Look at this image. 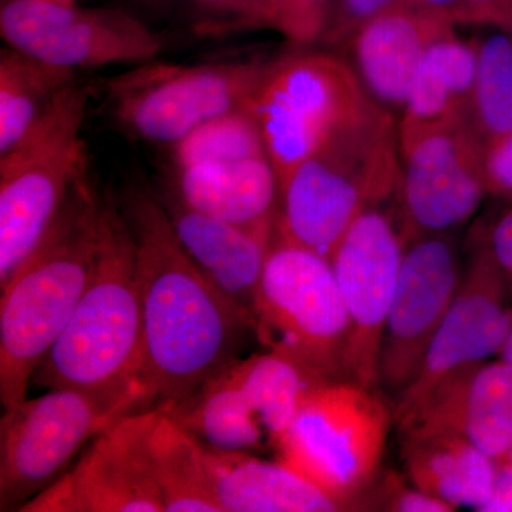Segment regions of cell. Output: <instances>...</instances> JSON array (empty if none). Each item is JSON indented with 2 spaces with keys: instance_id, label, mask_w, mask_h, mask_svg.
<instances>
[{
  "instance_id": "cell-1",
  "label": "cell",
  "mask_w": 512,
  "mask_h": 512,
  "mask_svg": "<svg viewBox=\"0 0 512 512\" xmlns=\"http://www.w3.org/2000/svg\"><path fill=\"white\" fill-rule=\"evenodd\" d=\"M136 248L148 410L170 413L239 359L255 323L202 274L178 241L156 190L126 184L117 201Z\"/></svg>"
},
{
  "instance_id": "cell-2",
  "label": "cell",
  "mask_w": 512,
  "mask_h": 512,
  "mask_svg": "<svg viewBox=\"0 0 512 512\" xmlns=\"http://www.w3.org/2000/svg\"><path fill=\"white\" fill-rule=\"evenodd\" d=\"M101 198L87 168L39 244L0 285V400L5 410L28 397L37 367L89 285L100 244Z\"/></svg>"
},
{
  "instance_id": "cell-3",
  "label": "cell",
  "mask_w": 512,
  "mask_h": 512,
  "mask_svg": "<svg viewBox=\"0 0 512 512\" xmlns=\"http://www.w3.org/2000/svg\"><path fill=\"white\" fill-rule=\"evenodd\" d=\"M141 360L143 315L136 248L119 202L104 194L92 278L33 380L46 389L114 386L140 379Z\"/></svg>"
},
{
  "instance_id": "cell-4",
  "label": "cell",
  "mask_w": 512,
  "mask_h": 512,
  "mask_svg": "<svg viewBox=\"0 0 512 512\" xmlns=\"http://www.w3.org/2000/svg\"><path fill=\"white\" fill-rule=\"evenodd\" d=\"M399 183V120L370 103L279 185L275 234L330 259L377 195Z\"/></svg>"
},
{
  "instance_id": "cell-5",
  "label": "cell",
  "mask_w": 512,
  "mask_h": 512,
  "mask_svg": "<svg viewBox=\"0 0 512 512\" xmlns=\"http://www.w3.org/2000/svg\"><path fill=\"white\" fill-rule=\"evenodd\" d=\"M148 412L140 379L97 389L62 387L5 410L0 421V511H19L62 476L117 421Z\"/></svg>"
},
{
  "instance_id": "cell-6",
  "label": "cell",
  "mask_w": 512,
  "mask_h": 512,
  "mask_svg": "<svg viewBox=\"0 0 512 512\" xmlns=\"http://www.w3.org/2000/svg\"><path fill=\"white\" fill-rule=\"evenodd\" d=\"M90 92L76 80L0 156V285L25 261L89 168L82 128Z\"/></svg>"
},
{
  "instance_id": "cell-7",
  "label": "cell",
  "mask_w": 512,
  "mask_h": 512,
  "mask_svg": "<svg viewBox=\"0 0 512 512\" xmlns=\"http://www.w3.org/2000/svg\"><path fill=\"white\" fill-rule=\"evenodd\" d=\"M377 389L352 380L316 384L303 397L284 434L279 460L342 505L360 498L380 473L393 407Z\"/></svg>"
},
{
  "instance_id": "cell-8",
  "label": "cell",
  "mask_w": 512,
  "mask_h": 512,
  "mask_svg": "<svg viewBox=\"0 0 512 512\" xmlns=\"http://www.w3.org/2000/svg\"><path fill=\"white\" fill-rule=\"evenodd\" d=\"M255 336L322 380L346 379L350 322L332 262L274 234L254 303Z\"/></svg>"
},
{
  "instance_id": "cell-9",
  "label": "cell",
  "mask_w": 512,
  "mask_h": 512,
  "mask_svg": "<svg viewBox=\"0 0 512 512\" xmlns=\"http://www.w3.org/2000/svg\"><path fill=\"white\" fill-rule=\"evenodd\" d=\"M322 382L295 357L269 349L229 363L168 414L212 450L278 453L303 397Z\"/></svg>"
},
{
  "instance_id": "cell-10",
  "label": "cell",
  "mask_w": 512,
  "mask_h": 512,
  "mask_svg": "<svg viewBox=\"0 0 512 512\" xmlns=\"http://www.w3.org/2000/svg\"><path fill=\"white\" fill-rule=\"evenodd\" d=\"M372 100L340 53L301 50L271 60L252 97L279 185Z\"/></svg>"
},
{
  "instance_id": "cell-11",
  "label": "cell",
  "mask_w": 512,
  "mask_h": 512,
  "mask_svg": "<svg viewBox=\"0 0 512 512\" xmlns=\"http://www.w3.org/2000/svg\"><path fill=\"white\" fill-rule=\"evenodd\" d=\"M271 60L144 63L106 82L114 119L150 143H180L202 124L248 109Z\"/></svg>"
},
{
  "instance_id": "cell-12",
  "label": "cell",
  "mask_w": 512,
  "mask_h": 512,
  "mask_svg": "<svg viewBox=\"0 0 512 512\" xmlns=\"http://www.w3.org/2000/svg\"><path fill=\"white\" fill-rule=\"evenodd\" d=\"M407 242L397 183L366 205L330 256L350 322L346 379L369 389L379 387L380 346Z\"/></svg>"
},
{
  "instance_id": "cell-13",
  "label": "cell",
  "mask_w": 512,
  "mask_h": 512,
  "mask_svg": "<svg viewBox=\"0 0 512 512\" xmlns=\"http://www.w3.org/2000/svg\"><path fill=\"white\" fill-rule=\"evenodd\" d=\"M399 194L409 241L473 220L488 195L484 148L463 117L399 136Z\"/></svg>"
},
{
  "instance_id": "cell-14",
  "label": "cell",
  "mask_w": 512,
  "mask_h": 512,
  "mask_svg": "<svg viewBox=\"0 0 512 512\" xmlns=\"http://www.w3.org/2000/svg\"><path fill=\"white\" fill-rule=\"evenodd\" d=\"M456 298L437 330L413 383L397 396L402 426L454 370L500 355L512 326V295L488 242L487 228L471 232Z\"/></svg>"
},
{
  "instance_id": "cell-15",
  "label": "cell",
  "mask_w": 512,
  "mask_h": 512,
  "mask_svg": "<svg viewBox=\"0 0 512 512\" xmlns=\"http://www.w3.org/2000/svg\"><path fill=\"white\" fill-rule=\"evenodd\" d=\"M0 33L13 49L74 72L144 64L164 47L163 37L133 16L60 0H9L0 10Z\"/></svg>"
},
{
  "instance_id": "cell-16",
  "label": "cell",
  "mask_w": 512,
  "mask_h": 512,
  "mask_svg": "<svg viewBox=\"0 0 512 512\" xmlns=\"http://www.w3.org/2000/svg\"><path fill=\"white\" fill-rule=\"evenodd\" d=\"M463 265L457 234L407 242L380 346L379 387L399 396L416 379L456 298Z\"/></svg>"
},
{
  "instance_id": "cell-17",
  "label": "cell",
  "mask_w": 512,
  "mask_h": 512,
  "mask_svg": "<svg viewBox=\"0 0 512 512\" xmlns=\"http://www.w3.org/2000/svg\"><path fill=\"white\" fill-rule=\"evenodd\" d=\"M156 414H130L104 430L19 512H164L148 450Z\"/></svg>"
},
{
  "instance_id": "cell-18",
  "label": "cell",
  "mask_w": 512,
  "mask_h": 512,
  "mask_svg": "<svg viewBox=\"0 0 512 512\" xmlns=\"http://www.w3.org/2000/svg\"><path fill=\"white\" fill-rule=\"evenodd\" d=\"M456 25L440 13L396 6L363 23L336 52L367 97L399 120L427 47Z\"/></svg>"
},
{
  "instance_id": "cell-19",
  "label": "cell",
  "mask_w": 512,
  "mask_h": 512,
  "mask_svg": "<svg viewBox=\"0 0 512 512\" xmlns=\"http://www.w3.org/2000/svg\"><path fill=\"white\" fill-rule=\"evenodd\" d=\"M397 429L460 434L494 460H503L512 448L511 363L500 357L454 370Z\"/></svg>"
},
{
  "instance_id": "cell-20",
  "label": "cell",
  "mask_w": 512,
  "mask_h": 512,
  "mask_svg": "<svg viewBox=\"0 0 512 512\" xmlns=\"http://www.w3.org/2000/svg\"><path fill=\"white\" fill-rule=\"evenodd\" d=\"M168 183L194 210L271 244L278 217L279 181L269 156L174 168Z\"/></svg>"
},
{
  "instance_id": "cell-21",
  "label": "cell",
  "mask_w": 512,
  "mask_h": 512,
  "mask_svg": "<svg viewBox=\"0 0 512 512\" xmlns=\"http://www.w3.org/2000/svg\"><path fill=\"white\" fill-rule=\"evenodd\" d=\"M178 241L202 274L254 319V303L269 245L244 229L194 210L173 185L156 190Z\"/></svg>"
},
{
  "instance_id": "cell-22",
  "label": "cell",
  "mask_w": 512,
  "mask_h": 512,
  "mask_svg": "<svg viewBox=\"0 0 512 512\" xmlns=\"http://www.w3.org/2000/svg\"><path fill=\"white\" fill-rule=\"evenodd\" d=\"M222 512L345 511L284 461L202 446Z\"/></svg>"
},
{
  "instance_id": "cell-23",
  "label": "cell",
  "mask_w": 512,
  "mask_h": 512,
  "mask_svg": "<svg viewBox=\"0 0 512 512\" xmlns=\"http://www.w3.org/2000/svg\"><path fill=\"white\" fill-rule=\"evenodd\" d=\"M404 476L451 507L480 511L493 493L498 461L448 431L402 433Z\"/></svg>"
},
{
  "instance_id": "cell-24",
  "label": "cell",
  "mask_w": 512,
  "mask_h": 512,
  "mask_svg": "<svg viewBox=\"0 0 512 512\" xmlns=\"http://www.w3.org/2000/svg\"><path fill=\"white\" fill-rule=\"evenodd\" d=\"M476 70V39H463L456 26L437 36L421 59L399 119V136L461 119L470 100Z\"/></svg>"
},
{
  "instance_id": "cell-25",
  "label": "cell",
  "mask_w": 512,
  "mask_h": 512,
  "mask_svg": "<svg viewBox=\"0 0 512 512\" xmlns=\"http://www.w3.org/2000/svg\"><path fill=\"white\" fill-rule=\"evenodd\" d=\"M148 450L164 512H222L202 444L170 414L157 410Z\"/></svg>"
},
{
  "instance_id": "cell-26",
  "label": "cell",
  "mask_w": 512,
  "mask_h": 512,
  "mask_svg": "<svg viewBox=\"0 0 512 512\" xmlns=\"http://www.w3.org/2000/svg\"><path fill=\"white\" fill-rule=\"evenodd\" d=\"M77 80L64 69L13 47L0 52V156L15 147Z\"/></svg>"
},
{
  "instance_id": "cell-27",
  "label": "cell",
  "mask_w": 512,
  "mask_h": 512,
  "mask_svg": "<svg viewBox=\"0 0 512 512\" xmlns=\"http://www.w3.org/2000/svg\"><path fill=\"white\" fill-rule=\"evenodd\" d=\"M476 42V79L463 120L485 148L512 131V45L504 30Z\"/></svg>"
},
{
  "instance_id": "cell-28",
  "label": "cell",
  "mask_w": 512,
  "mask_h": 512,
  "mask_svg": "<svg viewBox=\"0 0 512 512\" xmlns=\"http://www.w3.org/2000/svg\"><path fill=\"white\" fill-rule=\"evenodd\" d=\"M258 156L269 154L249 107L202 124L173 146L174 168Z\"/></svg>"
},
{
  "instance_id": "cell-29",
  "label": "cell",
  "mask_w": 512,
  "mask_h": 512,
  "mask_svg": "<svg viewBox=\"0 0 512 512\" xmlns=\"http://www.w3.org/2000/svg\"><path fill=\"white\" fill-rule=\"evenodd\" d=\"M394 512H454L456 508L424 493L396 471H382L360 498L359 508Z\"/></svg>"
},
{
  "instance_id": "cell-30",
  "label": "cell",
  "mask_w": 512,
  "mask_h": 512,
  "mask_svg": "<svg viewBox=\"0 0 512 512\" xmlns=\"http://www.w3.org/2000/svg\"><path fill=\"white\" fill-rule=\"evenodd\" d=\"M333 0H276L274 29L295 47L320 43Z\"/></svg>"
},
{
  "instance_id": "cell-31",
  "label": "cell",
  "mask_w": 512,
  "mask_h": 512,
  "mask_svg": "<svg viewBox=\"0 0 512 512\" xmlns=\"http://www.w3.org/2000/svg\"><path fill=\"white\" fill-rule=\"evenodd\" d=\"M484 177L488 195L512 204V131L484 148Z\"/></svg>"
},
{
  "instance_id": "cell-32",
  "label": "cell",
  "mask_w": 512,
  "mask_h": 512,
  "mask_svg": "<svg viewBox=\"0 0 512 512\" xmlns=\"http://www.w3.org/2000/svg\"><path fill=\"white\" fill-rule=\"evenodd\" d=\"M458 25L491 26L507 32L512 26V0H463Z\"/></svg>"
},
{
  "instance_id": "cell-33",
  "label": "cell",
  "mask_w": 512,
  "mask_h": 512,
  "mask_svg": "<svg viewBox=\"0 0 512 512\" xmlns=\"http://www.w3.org/2000/svg\"><path fill=\"white\" fill-rule=\"evenodd\" d=\"M488 242L512 295V207L487 228Z\"/></svg>"
},
{
  "instance_id": "cell-34",
  "label": "cell",
  "mask_w": 512,
  "mask_h": 512,
  "mask_svg": "<svg viewBox=\"0 0 512 512\" xmlns=\"http://www.w3.org/2000/svg\"><path fill=\"white\" fill-rule=\"evenodd\" d=\"M480 512H512V464L498 461L493 493Z\"/></svg>"
},
{
  "instance_id": "cell-35",
  "label": "cell",
  "mask_w": 512,
  "mask_h": 512,
  "mask_svg": "<svg viewBox=\"0 0 512 512\" xmlns=\"http://www.w3.org/2000/svg\"><path fill=\"white\" fill-rule=\"evenodd\" d=\"M205 8L231 20L234 28H252L247 6L242 0H198Z\"/></svg>"
},
{
  "instance_id": "cell-36",
  "label": "cell",
  "mask_w": 512,
  "mask_h": 512,
  "mask_svg": "<svg viewBox=\"0 0 512 512\" xmlns=\"http://www.w3.org/2000/svg\"><path fill=\"white\" fill-rule=\"evenodd\" d=\"M247 6L252 28L274 29L276 0H242Z\"/></svg>"
},
{
  "instance_id": "cell-37",
  "label": "cell",
  "mask_w": 512,
  "mask_h": 512,
  "mask_svg": "<svg viewBox=\"0 0 512 512\" xmlns=\"http://www.w3.org/2000/svg\"><path fill=\"white\" fill-rule=\"evenodd\" d=\"M409 5L413 6V8L430 10V12L446 15L458 25V16H460L463 0H409Z\"/></svg>"
},
{
  "instance_id": "cell-38",
  "label": "cell",
  "mask_w": 512,
  "mask_h": 512,
  "mask_svg": "<svg viewBox=\"0 0 512 512\" xmlns=\"http://www.w3.org/2000/svg\"><path fill=\"white\" fill-rule=\"evenodd\" d=\"M498 356H500L501 359H504L505 362L511 363L512 365V326L507 339H505L503 349H501L500 355Z\"/></svg>"
},
{
  "instance_id": "cell-39",
  "label": "cell",
  "mask_w": 512,
  "mask_h": 512,
  "mask_svg": "<svg viewBox=\"0 0 512 512\" xmlns=\"http://www.w3.org/2000/svg\"><path fill=\"white\" fill-rule=\"evenodd\" d=\"M500 461H507V463H511L512 464V448L510 451H508L507 454H505L503 460H500Z\"/></svg>"
},
{
  "instance_id": "cell-40",
  "label": "cell",
  "mask_w": 512,
  "mask_h": 512,
  "mask_svg": "<svg viewBox=\"0 0 512 512\" xmlns=\"http://www.w3.org/2000/svg\"><path fill=\"white\" fill-rule=\"evenodd\" d=\"M507 35H508V37H510L511 45H512V26L510 29L507 30Z\"/></svg>"
},
{
  "instance_id": "cell-41",
  "label": "cell",
  "mask_w": 512,
  "mask_h": 512,
  "mask_svg": "<svg viewBox=\"0 0 512 512\" xmlns=\"http://www.w3.org/2000/svg\"><path fill=\"white\" fill-rule=\"evenodd\" d=\"M60 2H69V3H73L74 0H60Z\"/></svg>"
}]
</instances>
